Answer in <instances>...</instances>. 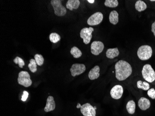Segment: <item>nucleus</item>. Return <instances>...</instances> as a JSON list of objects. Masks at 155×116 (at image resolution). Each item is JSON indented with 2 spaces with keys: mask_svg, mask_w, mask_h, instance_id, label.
Here are the masks:
<instances>
[{
  "mask_svg": "<svg viewBox=\"0 0 155 116\" xmlns=\"http://www.w3.org/2000/svg\"><path fill=\"white\" fill-rule=\"evenodd\" d=\"M135 8L138 12H142L144 11L147 8V5L145 2L141 0H138L136 2Z\"/></svg>",
  "mask_w": 155,
  "mask_h": 116,
  "instance_id": "19",
  "label": "nucleus"
},
{
  "mask_svg": "<svg viewBox=\"0 0 155 116\" xmlns=\"http://www.w3.org/2000/svg\"><path fill=\"white\" fill-rule=\"evenodd\" d=\"M14 63H15L16 64H18L19 67L21 68H23V66L25 65V62L23 61V59H21V58L19 57H16L15 59L14 60Z\"/></svg>",
  "mask_w": 155,
  "mask_h": 116,
  "instance_id": "26",
  "label": "nucleus"
},
{
  "mask_svg": "<svg viewBox=\"0 0 155 116\" xmlns=\"http://www.w3.org/2000/svg\"><path fill=\"white\" fill-rule=\"evenodd\" d=\"M86 66L83 64H74L70 68L72 76L75 77L83 74L86 71Z\"/></svg>",
  "mask_w": 155,
  "mask_h": 116,
  "instance_id": "10",
  "label": "nucleus"
},
{
  "mask_svg": "<svg viewBox=\"0 0 155 116\" xmlns=\"http://www.w3.org/2000/svg\"><path fill=\"white\" fill-rule=\"evenodd\" d=\"M103 19V15L101 12H96L88 18L87 23L90 26H96L100 24L102 22Z\"/></svg>",
  "mask_w": 155,
  "mask_h": 116,
  "instance_id": "7",
  "label": "nucleus"
},
{
  "mask_svg": "<svg viewBox=\"0 0 155 116\" xmlns=\"http://www.w3.org/2000/svg\"><path fill=\"white\" fill-rule=\"evenodd\" d=\"M61 36L56 33H52L49 35V40L51 42L56 43L61 40Z\"/></svg>",
  "mask_w": 155,
  "mask_h": 116,
  "instance_id": "23",
  "label": "nucleus"
},
{
  "mask_svg": "<svg viewBox=\"0 0 155 116\" xmlns=\"http://www.w3.org/2000/svg\"><path fill=\"white\" fill-rule=\"evenodd\" d=\"M81 106L82 105H81L80 103H78L77 104V105L76 107L77 108H81Z\"/></svg>",
  "mask_w": 155,
  "mask_h": 116,
  "instance_id": "30",
  "label": "nucleus"
},
{
  "mask_svg": "<svg viewBox=\"0 0 155 116\" xmlns=\"http://www.w3.org/2000/svg\"><path fill=\"white\" fill-rule=\"evenodd\" d=\"M148 95L152 99H155V89L153 88L150 89L147 92Z\"/></svg>",
  "mask_w": 155,
  "mask_h": 116,
  "instance_id": "27",
  "label": "nucleus"
},
{
  "mask_svg": "<svg viewBox=\"0 0 155 116\" xmlns=\"http://www.w3.org/2000/svg\"><path fill=\"white\" fill-rule=\"evenodd\" d=\"M104 5L109 8H116L118 6V2L117 0H106Z\"/></svg>",
  "mask_w": 155,
  "mask_h": 116,
  "instance_id": "24",
  "label": "nucleus"
},
{
  "mask_svg": "<svg viewBox=\"0 0 155 116\" xmlns=\"http://www.w3.org/2000/svg\"><path fill=\"white\" fill-rule=\"evenodd\" d=\"M143 77L149 83H152L155 80V71L151 65L146 64L143 68L142 71Z\"/></svg>",
  "mask_w": 155,
  "mask_h": 116,
  "instance_id": "3",
  "label": "nucleus"
},
{
  "mask_svg": "<svg viewBox=\"0 0 155 116\" xmlns=\"http://www.w3.org/2000/svg\"><path fill=\"white\" fill-rule=\"evenodd\" d=\"M55 108V103L53 96H49L47 99L46 106L44 108V111L46 112L53 111Z\"/></svg>",
  "mask_w": 155,
  "mask_h": 116,
  "instance_id": "12",
  "label": "nucleus"
},
{
  "mask_svg": "<svg viewBox=\"0 0 155 116\" xmlns=\"http://www.w3.org/2000/svg\"><path fill=\"white\" fill-rule=\"evenodd\" d=\"M34 57H35V61L38 66H41L43 64L44 59L42 55H40V54H36L35 55Z\"/></svg>",
  "mask_w": 155,
  "mask_h": 116,
  "instance_id": "25",
  "label": "nucleus"
},
{
  "mask_svg": "<svg viewBox=\"0 0 155 116\" xmlns=\"http://www.w3.org/2000/svg\"><path fill=\"white\" fill-rule=\"evenodd\" d=\"M137 87L138 88L141 89L144 91H148L150 89L149 84L147 82H143L141 81H138L137 83Z\"/></svg>",
  "mask_w": 155,
  "mask_h": 116,
  "instance_id": "20",
  "label": "nucleus"
},
{
  "mask_svg": "<svg viewBox=\"0 0 155 116\" xmlns=\"http://www.w3.org/2000/svg\"><path fill=\"white\" fill-rule=\"evenodd\" d=\"M81 111L84 116H96V110L94 106L88 103L82 105Z\"/></svg>",
  "mask_w": 155,
  "mask_h": 116,
  "instance_id": "8",
  "label": "nucleus"
},
{
  "mask_svg": "<svg viewBox=\"0 0 155 116\" xmlns=\"http://www.w3.org/2000/svg\"><path fill=\"white\" fill-rule=\"evenodd\" d=\"M116 78L119 81H123L127 78L132 74V69L128 62L120 60L115 66Z\"/></svg>",
  "mask_w": 155,
  "mask_h": 116,
  "instance_id": "1",
  "label": "nucleus"
},
{
  "mask_svg": "<svg viewBox=\"0 0 155 116\" xmlns=\"http://www.w3.org/2000/svg\"><path fill=\"white\" fill-rule=\"evenodd\" d=\"M151 31L153 32L154 36L155 37V22H153L151 25Z\"/></svg>",
  "mask_w": 155,
  "mask_h": 116,
  "instance_id": "29",
  "label": "nucleus"
},
{
  "mask_svg": "<svg viewBox=\"0 0 155 116\" xmlns=\"http://www.w3.org/2000/svg\"><path fill=\"white\" fill-rule=\"evenodd\" d=\"M94 31V28L92 27L83 28L81 30L80 36L83 40L84 44L87 45L90 42L91 40L93 37L92 33Z\"/></svg>",
  "mask_w": 155,
  "mask_h": 116,
  "instance_id": "6",
  "label": "nucleus"
},
{
  "mask_svg": "<svg viewBox=\"0 0 155 116\" xmlns=\"http://www.w3.org/2000/svg\"><path fill=\"white\" fill-rule=\"evenodd\" d=\"M123 88L121 85H115L112 88L110 91V96L112 98L115 99H119L122 96L123 94Z\"/></svg>",
  "mask_w": 155,
  "mask_h": 116,
  "instance_id": "11",
  "label": "nucleus"
},
{
  "mask_svg": "<svg viewBox=\"0 0 155 116\" xmlns=\"http://www.w3.org/2000/svg\"><path fill=\"white\" fill-rule=\"evenodd\" d=\"M88 2H89V3H94V2L95 1L94 0H93V1H91V0H88Z\"/></svg>",
  "mask_w": 155,
  "mask_h": 116,
  "instance_id": "31",
  "label": "nucleus"
},
{
  "mask_svg": "<svg viewBox=\"0 0 155 116\" xmlns=\"http://www.w3.org/2000/svg\"><path fill=\"white\" fill-rule=\"evenodd\" d=\"M18 83L20 85L28 88L31 86L32 81L28 72L26 71H21L19 72L18 78Z\"/></svg>",
  "mask_w": 155,
  "mask_h": 116,
  "instance_id": "5",
  "label": "nucleus"
},
{
  "mask_svg": "<svg viewBox=\"0 0 155 116\" xmlns=\"http://www.w3.org/2000/svg\"><path fill=\"white\" fill-rule=\"evenodd\" d=\"M94 108L95 109V110L97 109V108H96V106H94Z\"/></svg>",
  "mask_w": 155,
  "mask_h": 116,
  "instance_id": "32",
  "label": "nucleus"
},
{
  "mask_svg": "<svg viewBox=\"0 0 155 116\" xmlns=\"http://www.w3.org/2000/svg\"><path fill=\"white\" fill-rule=\"evenodd\" d=\"M137 55L140 60L147 61L152 56V48L148 45L140 46L137 50Z\"/></svg>",
  "mask_w": 155,
  "mask_h": 116,
  "instance_id": "2",
  "label": "nucleus"
},
{
  "mask_svg": "<svg viewBox=\"0 0 155 116\" xmlns=\"http://www.w3.org/2000/svg\"><path fill=\"white\" fill-rule=\"evenodd\" d=\"M70 53L74 58H79L82 55L81 50L79 49L77 47H74L71 48Z\"/></svg>",
  "mask_w": 155,
  "mask_h": 116,
  "instance_id": "21",
  "label": "nucleus"
},
{
  "mask_svg": "<svg viewBox=\"0 0 155 116\" xmlns=\"http://www.w3.org/2000/svg\"><path fill=\"white\" fill-rule=\"evenodd\" d=\"M79 0H68L66 4V7L68 9L72 11L73 9H77L79 8L80 5Z\"/></svg>",
  "mask_w": 155,
  "mask_h": 116,
  "instance_id": "15",
  "label": "nucleus"
},
{
  "mask_svg": "<svg viewBox=\"0 0 155 116\" xmlns=\"http://www.w3.org/2000/svg\"><path fill=\"white\" fill-rule=\"evenodd\" d=\"M51 5L53 6L54 14L58 16H63L67 13V9L62 5L61 1L60 0H52Z\"/></svg>",
  "mask_w": 155,
  "mask_h": 116,
  "instance_id": "4",
  "label": "nucleus"
},
{
  "mask_svg": "<svg viewBox=\"0 0 155 116\" xmlns=\"http://www.w3.org/2000/svg\"><path fill=\"white\" fill-rule=\"evenodd\" d=\"M28 96V93L27 91H24L23 92V95L21 97V100L22 101H26Z\"/></svg>",
  "mask_w": 155,
  "mask_h": 116,
  "instance_id": "28",
  "label": "nucleus"
},
{
  "mask_svg": "<svg viewBox=\"0 0 155 116\" xmlns=\"http://www.w3.org/2000/svg\"><path fill=\"white\" fill-rule=\"evenodd\" d=\"M28 67L31 72L35 73L37 70V63L35 59H31L29 61V64L28 65Z\"/></svg>",
  "mask_w": 155,
  "mask_h": 116,
  "instance_id": "22",
  "label": "nucleus"
},
{
  "mask_svg": "<svg viewBox=\"0 0 155 116\" xmlns=\"http://www.w3.org/2000/svg\"><path fill=\"white\" fill-rule=\"evenodd\" d=\"M138 105L140 109L145 111L150 107V102L148 98L142 97L138 100Z\"/></svg>",
  "mask_w": 155,
  "mask_h": 116,
  "instance_id": "13",
  "label": "nucleus"
},
{
  "mask_svg": "<svg viewBox=\"0 0 155 116\" xmlns=\"http://www.w3.org/2000/svg\"><path fill=\"white\" fill-rule=\"evenodd\" d=\"M109 21L110 23L114 25H116L118 23V14L115 10H113L110 14Z\"/></svg>",
  "mask_w": 155,
  "mask_h": 116,
  "instance_id": "17",
  "label": "nucleus"
},
{
  "mask_svg": "<svg viewBox=\"0 0 155 116\" xmlns=\"http://www.w3.org/2000/svg\"><path fill=\"white\" fill-rule=\"evenodd\" d=\"M100 68L99 66H96L91 70L88 74V77L91 80H94L100 76Z\"/></svg>",
  "mask_w": 155,
  "mask_h": 116,
  "instance_id": "14",
  "label": "nucleus"
},
{
  "mask_svg": "<svg viewBox=\"0 0 155 116\" xmlns=\"http://www.w3.org/2000/svg\"><path fill=\"white\" fill-rule=\"evenodd\" d=\"M126 109L129 114H133L135 112L136 104L133 100H130L126 104Z\"/></svg>",
  "mask_w": 155,
  "mask_h": 116,
  "instance_id": "18",
  "label": "nucleus"
},
{
  "mask_svg": "<svg viewBox=\"0 0 155 116\" xmlns=\"http://www.w3.org/2000/svg\"><path fill=\"white\" fill-rule=\"evenodd\" d=\"M151 1V2H155V1H151H151Z\"/></svg>",
  "mask_w": 155,
  "mask_h": 116,
  "instance_id": "33",
  "label": "nucleus"
},
{
  "mask_svg": "<svg viewBox=\"0 0 155 116\" xmlns=\"http://www.w3.org/2000/svg\"><path fill=\"white\" fill-rule=\"evenodd\" d=\"M103 43L100 41H94L91 46V52L94 55H98L104 49Z\"/></svg>",
  "mask_w": 155,
  "mask_h": 116,
  "instance_id": "9",
  "label": "nucleus"
},
{
  "mask_svg": "<svg viewBox=\"0 0 155 116\" xmlns=\"http://www.w3.org/2000/svg\"><path fill=\"white\" fill-rule=\"evenodd\" d=\"M119 55V50L117 48H109L107 50L106 55L108 59H113L118 56Z\"/></svg>",
  "mask_w": 155,
  "mask_h": 116,
  "instance_id": "16",
  "label": "nucleus"
}]
</instances>
